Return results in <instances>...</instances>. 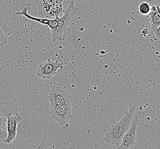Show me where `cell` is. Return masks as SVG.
Wrapping results in <instances>:
<instances>
[{"instance_id": "52a82bcc", "label": "cell", "mask_w": 160, "mask_h": 149, "mask_svg": "<svg viewBox=\"0 0 160 149\" xmlns=\"http://www.w3.org/2000/svg\"><path fill=\"white\" fill-rule=\"evenodd\" d=\"M48 99L50 102L62 105L68 108H71L70 95L66 91L58 86L51 88L48 94Z\"/></svg>"}, {"instance_id": "4fadbf2b", "label": "cell", "mask_w": 160, "mask_h": 149, "mask_svg": "<svg viewBox=\"0 0 160 149\" xmlns=\"http://www.w3.org/2000/svg\"><path fill=\"white\" fill-rule=\"evenodd\" d=\"M152 31L154 39L157 40H160V26H158L157 28L152 29Z\"/></svg>"}, {"instance_id": "30bf717a", "label": "cell", "mask_w": 160, "mask_h": 149, "mask_svg": "<svg viewBox=\"0 0 160 149\" xmlns=\"http://www.w3.org/2000/svg\"><path fill=\"white\" fill-rule=\"evenodd\" d=\"M151 10V5L147 2H142L138 7L140 13L142 15H148Z\"/></svg>"}, {"instance_id": "9a60e30c", "label": "cell", "mask_w": 160, "mask_h": 149, "mask_svg": "<svg viewBox=\"0 0 160 149\" xmlns=\"http://www.w3.org/2000/svg\"><path fill=\"white\" fill-rule=\"evenodd\" d=\"M156 5L160 7V0H157V4Z\"/></svg>"}, {"instance_id": "ba28073f", "label": "cell", "mask_w": 160, "mask_h": 149, "mask_svg": "<svg viewBox=\"0 0 160 149\" xmlns=\"http://www.w3.org/2000/svg\"><path fill=\"white\" fill-rule=\"evenodd\" d=\"M21 120H22V117L19 113H17L15 115H13L12 113L8 114L7 123L8 136L3 141V143L10 144L14 140H16L17 124Z\"/></svg>"}, {"instance_id": "9c48e42d", "label": "cell", "mask_w": 160, "mask_h": 149, "mask_svg": "<svg viewBox=\"0 0 160 149\" xmlns=\"http://www.w3.org/2000/svg\"><path fill=\"white\" fill-rule=\"evenodd\" d=\"M148 18L151 23L152 30L160 26V8L157 5H154L151 7V12L148 14Z\"/></svg>"}, {"instance_id": "7c38bea8", "label": "cell", "mask_w": 160, "mask_h": 149, "mask_svg": "<svg viewBox=\"0 0 160 149\" xmlns=\"http://www.w3.org/2000/svg\"><path fill=\"white\" fill-rule=\"evenodd\" d=\"M7 36H5L3 30L0 28V47L5 46L8 42Z\"/></svg>"}, {"instance_id": "8fae6325", "label": "cell", "mask_w": 160, "mask_h": 149, "mask_svg": "<svg viewBox=\"0 0 160 149\" xmlns=\"http://www.w3.org/2000/svg\"><path fill=\"white\" fill-rule=\"evenodd\" d=\"M7 116L0 113V129L7 131Z\"/></svg>"}, {"instance_id": "5bb4252c", "label": "cell", "mask_w": 160, "mask_h": 149, "mask_svg": "<svg viewBox=\"0 0 160 149\" xmlns=\"http://www.w3.org/2000/svg\"><path fill=\"white\" fill-rule=\"evenodd\" d=\"M7 131L0 129V143L3 142V141L7 138Z\"/></svg>"}, {"instance_id": "3957f363", "label": "cell", "mask_w": 160, "mask_h": 149, "mask_svg": "<svg viewBox=\"0 0 160 149\" xmlns=\"http://www.w3.org/2000/svg\"><path fill=\"white\" fill-rule=\"evenodd\" d=\"M71 0H34L40 18L62 16Z\"/></svg>"}, {"instance_id": "7a4b0ae2", "label": "cell", "mask_w": 160, "mask_h": 149, "mask_svg": "<svg viewBox=\"0 0 160 149\" xmlns=\"http://www.w3.org/2000/svg\"><path fill=\"white\" fill-rule=\"evenodd\" d=\"M135 111L136 107H131L125 115L107 131L104 138L105 142L117 147L120 145L123 136L129 128Z\"/></svg>"}, {"instance_id": "277c9868", "label": "cell", "mask_w": 160, "mask_h": 149, "mask_svg": "<svg viewBox=\"0 0 160 149\" xmlns=\"http://www.w3.org/2000/svg\"><path fill=\"white\" fill-rule=\"evenodd\" d=\"M50 115L62 127H68V122L72 119L71 108H68L62 105L50 102Z\"/></svg>"}, {"instance_id": "6da1fadb", "label": "cell", "mask_w": 160, "mask_h": 149, "mask_svg": "<svg viewBox=\"0 0 160 149\" xmlns=\"http://www.w3.org/2000/svg\"><path fill=\"white\" fill-rule=\"evenodd\" d=\"M30 9V4L26 3L21 7V11L16 13L17 15H22L29 19L48 26L50 29L53 41L57 40L63 41L70 34L71 30L69 28L71 19L77 13L79 8L75 6L74 1L71 0L64 10L63 14L61 17L57 16L54 19L35 17L30 15L28 10Z\"/></svg>"}, {"instance_id": "8992f818", "label": "cell", "mask_w": 160, "mask_h": 149, "mask_svg": "<svg viewBox=\"0 0 160 149\" xmlns=\"http://www.w3.org/2000/svg\"><path fill=\"white\" fill-rule=\"evenodd\" d=\"M138 124V117L135 115L132 119L129 129L122 139V142L118 146V149H129L132 146L135 145Z\"/></svg>"}, {"instance_id": "5b68a950", "label": "cell", "mask_w": 160, "mask_h": 149, "mask_svg": "<svg viewBox=\"0 0 160 149\" xmlns=\"http://www.w3.org/2000/svg\"><path fill=\"white\" fill-rule=\"evenodd\" d=\"M63 68V63L58 61H52L50 58H48L46 62L39 64L37 74L39 78L48 80L57 74L59 69H62Z\"/></svg>"}]
</instances>
